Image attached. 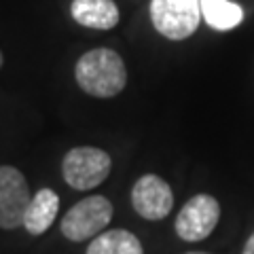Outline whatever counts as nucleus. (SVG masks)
<instances>
[{
    "label": "nucleus",
    "instance_id": "obj_8",
    "mask_svg": "<svg viewBox=\"0 0 254 254\" xmlns=\"http://www.w3.org/2000/svg\"><path fill=\"white\" fill-rule=\"evenodd\" d=\"M70 13L78 26L91 30H113L119 23L115 0H72Z\"/></svg>",
    "mask_w": 254,
    "mask_h": 254
},
{
    "label": "nucleus",
    "instance_id": "obj_1",
    "mask_svg": "<svg viewBox=\"0 0 254 254\" xmlns=\"http://www.w3.org/2000/svg\"><path fill=\"white\" fill-rule=\"evenodd\" d=\"M74 76L78 87L93 98H115L127 85L123 58L106 47L83 53L74 66Z\"/></svg>",
    "mask_w": 254,
    "mask_h": 254
},
{
    "label": "nucleus",
    "instance_id": "obj_12",
    "mask_svg": "<svg viewBox=\"0 0 254 254\" xmlns=\"http://www.w3.org/2000/svg\"><path fill=\"white\" fill-rule=\"evenodd\" d=\"M242 254H254V233L248 237V242H246V246H244Z\"/></svg>",
    "mask_w": 254,
    "mask_h": 254
},
{
    "label": "nucleus",
    "instance_id": "obj_4",
    "mask_svg": "<svg viewBox=\"0 0 254 254\" xmlns=\"http://www.w3.org/2000/svg\"><path fill=\"white\" fill-rule=\"evenodd\" d=\"M150 21L161 36L185 41L201 21V0H150Z\"/></svg>",
    "mask_w": 254,
    "mask_h": 254
},
{
    "label": "nucleus",
    "instance_id": "obj_2",
    "mask_svg": "<svg viewBox=\"0 0 254 254\" xmlns=\"http://www.w3.org/2000/svg\"><path fill=\"white\" fill-rule=\"evenodd\" d=\"M115 208L108 197L104 195H91L85 197L78 203H74L60 222V231L66 240L81 244L91 237H98L104 233L108 222L113 220Z\"/></svg>",
    "mask_w": 254,
    "mask_h": 254
},
{
    "label": "nucleus",
    "instance_id": "obj_6",
    "mask_svg": "<svg viewBox=\"0 0 254 254\" xmlns=\"http://www.w3.org/2000/svg\"><path fill=\"white\" fill-rule=\"evenodd\" d=\"M32 201L26 176L13 165H0V229L23 227Z\"/></svg>",
    "mask_w": 254,
    "mask_h": 254
},
{
    "label": "nucleus",
    "instance_id": "obj_14",
    "mask_svg": "<svg viewBox=\"0 0 254 254\" xmlns=\"http://www.w3.org/2000/svg\"><path fill=\"white\" fill-rule=\"evenodd\" d=\"M0 68H2V53H0Z\"/></svg>",
    "mask_w": 254,
    "mask_h": 254
},
{
    "label": "nucleus",
    "instance_id": "obj_11",
    "mask_svg": "<svg viewBox=\"0 0 254 254\" xmlns=\"http://www.w3.org/2000/svg\"><path fill=\"white\" fill-rule=\"evenodd\" d=\"M201 17L210 28L227 32L244 21V9L229 0H201Z\"/></svg>",
    "mask_w": 254,
    "mask_h": 254
},
{
    "label": "nucleus",
    "instance_id": "obj_7",
    "mask_svg": "<svg viewBox=\"0 0 254 254\" xmlns=\"http://www.w3.org/2000/svg\"><path fill=\"white\" fill-rule=\"evenodd\" d=\"M131 205L146 220L168 218L174 208L172 187L157 174H144L131 189Z\"/></svg>",
    "mask_w": 254,
    "mask_h": 254
},
{
    "label": "nucleus",
    "instance_id": "obj_3",
    "mask_svg": "<svg viewBox=\"0 0 254 254\" xmlns=\"http://www.w3.org/2000/svg\"><path fill=\"white\" fill-rule=\"evenodd\" d=\"M113 170V159L106 150L95 146L70 148L62 161V176L74 190H89L100 187Z\"/></svg>",
    "mask_w": 254,
    "mask_h": 254
},
{
    "label": "nucleus",
    "instance_id": "obj_10",
    "mask_svg": "<svg viewBox=\"0 0 254 254\" xmlns=\"http://www.w3.org/2000/svg\"><path fill=\"white\" fill-rule=\"evenodd\" d=\"M85 254H144V248L131 231L113 229L93 237Z\"/></svg>",
    "mask_w": 254,
    "mask_h": 254
},
{
    "label": "nucleus",
    "instance_id": "obj_13",
    "mask_svg": "<svg viewBox=\"0 0 254 254\" xmlns=\"http://www.w3.org/2000/svg\"><path fill=\"white\" fill-rule=\"evenodd\" d=\"M185 254H208V252H185Z\"/></svg>",
    "mask_w": 254,
    "mask_h": 254
},
{
    "label": "nucleus",
    "instance_id": "obj_9",
    "mask_svg": "<svg viewBox=\"0 0 254 254\" xmlns=\"http://www.w3.org/2000/svg\"><path fill=\"white\" fill-rule=\"evenodd\" d=\"M60 212V197L53 189H41L36 190L32 201L28 205L26 212V220H23V227L30 235H43L45 231H49L51 225L58 218Z\"/></svg>",
    "mask_w": 254,
    "mask_h": 254
},
{
    "label": "nucleus",
    "instance_id": "obj_5",
    "mask_svg": "<svg viewBox=\"0 0 254 254\" xmlns=\"http://www.w3.org/2000/svg\"><path fill=\"white\" fill-rule=\"evenodd\" d=\"M220 220V203L216 197L199 193L182 205L174 229L182 242H203L214 233Z\"/></svg>",
    "mask_w": 254,
    "mask_h": 254
}]
</instances>
